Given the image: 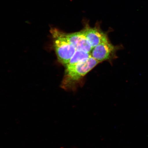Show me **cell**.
Wrapping results in <instances>:
<instances>
[{"label": "cell", "instance_id": "cell-1", "mask_svg": "<svg viewBox=\"0 0 148 148\" xmlns=\"http://www.w3.org/2000/svg\"><path fill=\"white\" fill-rule=\"evenodd\" d=\"M99 63L91 56L73 66H66L61 88L66 90L75 91L83 77Z\"/></svg>", "mask_w": 148, "mask_h": 148}, {"label": "cell", "instance_id": "cell-2", "mask_svg": "<svg viewBox=\"0 0 148 148\" xmlns=\"http://www.w3.org/2000/svg\"><path fill=\"white\" fill-rule=\"evenodd\" d=\"M50 32L53 49L58 60L65 66L73 56L76 49L68 41L65 32L56 28H51Z\"/></svg>", "mask_w": 148, "mask_h": 148}, {"label": "cell", "instance_id": "cell-3", "mask_svg": "<svg viewBox=\"0 0 148 148\" xmlns=\"http://www.w3.org/2000/svg\"><path fill=\"white\" fill-rule=\"evenodd\" d=\"M117 47L113 45L107 38L92 49L91 56L100 63L113 58L115 55Z\"/></svg>", "mask_w": 148, "mask_h": 148}, {"label": "cell", "instance_id": "cell-4", "mask_svg": "<svg viewBox=\"0 0 148 148\" xmlns=\"http://www.w3.org/2000/svg\"><path fill=\"white\" fill-rule=\"evenodd\" d=\"M82 29L92 49L108 38L106 33L101 30L99 23L96 24L95 27H91L88 22L85 21Z\"/></svg>", "mask_w": 148, "mask_h": 148}, {"label": "cell", "instance_id": "cell-5", "mask_svg": "<svg viewBox=\"0 0 148 148\" xmlns=\"http://www.w3.org/2000/svg\"><path fill=\"white\" fill-rule=\"evenodd\" d=\"M65 35L68 41L76 50H81L89 53H91L92 48L85 36L83 29L75 33H65Z\"/></svg>", "mask_w": 148, "mask_h": 148}, {"label": "cell", "instance_id": "cell-6", "mask_svg": "<svg viewBox=\"0 0 148 148\" xmlns=\"http://www.w3.org/2000/svg\"><path fill=\"white\" fill-rule=\"evenodd\" d=\"M91 56L90 53L77 49L73 56L70 59L69 62L65 66H70L78 63L79 62L86 60Z\"/></svg>", "mask_w": 148, "mask_h": 148}]
</instances>
